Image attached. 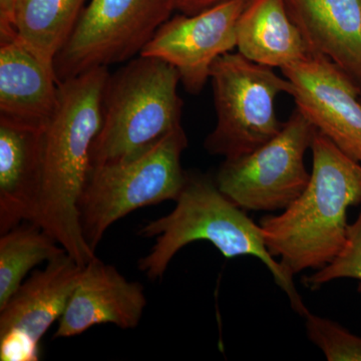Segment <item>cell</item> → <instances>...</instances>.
<instances>
[{
	"label": "cell",
	"instance_id": "cell-1",
	"mask_svg": "<svg viewBox=\"0 0 361 361\" xmlns=\"http://www.w3.org/2000/svg\"><path fill=\"white\" fill-rule=\"evenodd\" d=\"M108 68H92L59 84L58 106L42 132V180L35 224L80 265L96 254L85 241L80 200L103 125Z\"/></svg>",
	"mask_w": 361,
	"mask_h": 361
},
{
	"label": "cell",
	"instance_id": "cell-2",
	"mask_svg": "<svg viewBox=\"0 0 361 361\" xmlns=\"http://www.w3.org/2000/svg\"><path fill=\"white\" fill-rule=\"evenodd\" d=\"M310 184L279 215L260 220L266 247L292 275L319 270L348 240L349 207L361 205V164L322 133L312 146Z\"/></svg>",
	"mask_w": 361,
	"mask_h": 361
},
{
	"label": "cell",
	"instance_id": "cell-3",
	"mask_svg": "<svg viewBox=\"0 0 361 361\" xmlns=\"http://www.w3.org/2000/svg\"><path fill=\"white\" fill-rule=\"evenodd\" d=\"M175 202V208L168 215L140 229L142 238L156 239L149 253L139 261V269L147 277L160 279L180 249L193 242L207 241L226 258H258L288 297L292 310L303 318L310 314L294 284L293 275L268 251L260 225L220 191L215 178L188 173Z\"/></svg>",
	"mask_w": 361,
	"mask_h": 361
},
{
	"label": "cell",
	"instance_id": "cell-4",
	"mask_svg": "<svg viewBox=\"0 0 361 361\" xmlns=\"http://www.w3.org/2000/svg\"><path fill=\"white\" fill-rule=\"evenodd\" d=\"M180 82L174 66L153 56L130 59L104 87L103 125L92 148V164L141 154L182 127Z\"/></svg>",
	"mask_w": 361,
	"mask_h": 361
},
{
	"label": "cell",
	"instance_id": "cell-5",
	"mask_svg": "<svg viewBox=\"0 0 361 361\" xmlns=\"http://www.w3.org/2000/svg\"><path fill=\"white\" fill-rule=\"evenodd\" d=\"M187 147L186 133L180 127L139 155L92 164L80 200V225L92 250L109 228L129 214L177 200L187 180L180 163Z\"/></svg>",
	"mask_w": 361,
	"mask_h": 361
},
{
	"label": "cell",
	"instance_id": "cell-6",
	"mask_svg": "<svg viewBox=\"0 0 361 361\" xmlns=\"http://www.w3.org/2000/svg\"><path fill=\"white\" fill-rule=\"evenodd\" d=\"M210 82L217 123L204 147L211 155L238 158L279 134L284 123L277 118L275 99L291 92L284 75L239 52H228L214 63Z\"/></svg>",
	"mask_w": 361,
	"mask_h": 361
},
{
	"label": "cell",
	"instance_id": "cell-7",
	"mask_svg": "<svg viewBox=\"0 0 361 361\" xmlns=\"http://www.w3.org/2000/svg\"><path fill=\"white\" fill-rule=\"evenodd\" d=\"M175 11V0H87L54 58L59 82L130 61Z\"/></svg>",
	"mask_w": 361,
	"mask_h": 361
},
{
	"label": "cell",
	"instance_id": "cell-8",
	"mask_svg": "<svg viewBox=\"0 0 361 361\" xmlns=\"http://www.w3.org/2000/svg\"><path fill=\"white\" fill-rule=\"evenodd\" d=\"M316 133L314 125L294 109L276 137L247 155L225 159L216 184L243 210H284L310 184L304 159Z\"/></svg>",
	"mask_w": 361,
	"mask_h": 361
},
{
	"label": "cell",
	"instance_id": "cell-9",
	"mask_svg": "<svg viewBox=\"0 0 361 361\" xmlns=\"http://www.w3.org/2000/svg\"><path fill=\"white\" fill-rule=\"evenodd\" d=\"M247 0H228L194 16H171L141 51L174 66L185 90L200 94L214 63L237 44V23Z\"/></svg>",
	"mask_w": 361,
	"mask_h": 361
},
{
	"label": "cell",
	"instance_id": "cell-10",
	"mask_svg": "<svg viewBox=\"0 0 361 361\" xmlns=\"http://www.w3.org/2000/svg\"><path fill=\"white\" fill-rule=\"evenodd\" d=\"M82 270L66 253L20 285L0 310V360H39L40 341L65 312Z\"/></svg>",
	"mask_w": 361,
	"mask_h": 361
},
{
	"label": "cell",
	"instance_id": "cell-11",
	"mask_svg": "<svg viewBox=\"0 0 361 361\" xmlns=\"http://www.w3.org/2000/svg\"><path fill=\"white\" fill-rule=\"evenodd\" d=\"M296 108L316 130L361 164V90L336 65L319 54L282 68Z\"/></svg>",
	"mask_w": 361,
	"mask_h": 361
},
{
	"label": "cell",
	"instance_id": "cell-12",
	"mask_svg": "<svg viewBox=\"0 0 361 361\" xmlns=\"http://www.w3.org/2000/svg\"><path fill=\"white\" fill-rule=\"evenodd\" d=\"M146 305L142 284L129 281L116 268L96 256L82 266L77 286L59 320L54 338L80 336L101 324L135 329Z\"/></svg>",
	"mask_w": 361,
	"mask_h": 361
},
{
	"label": "cell",
	"instance_id": "cell-13",
	"mask_svg": "<svg viewBox=\"0 0 361 361\" xmlns=\"http://www.w3.org/2000/svg\"><path fill=\"white\" fill-rule=\"evenodd\" d=\"M59 84L54 66L18 35L0 40V118L44 130L58 106Z\"/></svg>",
	"mask_w": 361,
	"mask_h": 361
},
{
	"label": "cell",
	"instance_id": "cell-14",
	"mask_svg": "<svg viewBox=\"0 0 361 361\" xmlns=\"http://www.w3.org/2000/svg\"><path fill=\"white\" fill-rule=\"evenodd\" d=\"M42 132L0 118V234L37 219Z\"/></svg>",
	"mask_w": 361,
	"mask_h": 361
},
{
	"label": "cell",
	"instance_id": "cell-15",
	"mask_svg": "<svg viewBox=\"0 0 361 361\" xmlns=\"http://www.w3.org/2000/svg\"><path fill=\"white\" fill-rule=\"evenodd\" d=\"M312 54L329 59L361 90V0H284Z\"/></svg>",
	"mask_w": 361,
	"mask_h": 361
},
{
	"label": "cell",
	"instance_id": "cell-16",
	"mask_svg": "<svg viewBox=\"0 0 361 361\" xmlns=\"http://www.w3.org/2000/svg\"><path fill=\"white\" fill-rule=\"evenodd\" d=\"M236 47L254 63L281 70L310 52L284 0H247L237 23Z\"/></svg>",
	"mask_w": 361,
	"mask_h": 361
},
{
	"label": "cell",
	"instance_id": "cell-17",
	"mask_svg": "<svg viewBox=\"0 0 361 361\" xmlns=\"http://www.w3.org/2000/svg\"><path fill=\"white\" fill-rule=\"evenodd\" d=\"M87 0H18L16 35L45 63L54 58L70 37Z\"/></svg>",
	"mask_w": 361,
	"mask_h": 361
},
{
	"label": "cell",
	"instance_id": "cell-18",
	"mask_svg": "<svg viewBox=\"0 0 361 361\" xmlns=\"http://www.w3.org/2000/svg\"><path fill=\"white\" fill-rule=\"evenodd\" d=\"M66 251L39 225L25 222L0 237V310L25 282L30 270Z\"/></svg>",
	"mask_w": 361,
	"mask_h": 361
},
{
	"label": "cell",
	"instance_id": "cell-19",
	"mask_svg": "<svg viewBox=\"0 0 361 361\" xmlns=\"http://www.w3.org/2000/svg\"><path fill=\"white\" fill-rule=\"evenodd\" d=\"M305 326L310 341L329 361H361V337L329 318L310 314Z\"/></svg>",
	"mask_w": 361,
	"mask_h": 361
},
{
	"label": "cell",
	"instance_id": "cell-20",
	"mask_svg": "<svg viewBox=\"0 0 361 361\" xmlns=\"http://www.w3.org/2000/svg\"><path fill=\"white\" fill-rule=\"evenodd\" d=\"M341 278H351L360 282L361 290V209L353 224L349 225L345 245L329 264L316 270L303 279L311 290H317L322 285Z\"/></svg>",
	"mask_w": 361,
	"mask_h": 361
},
{
	"label": "cell",
	"instance_id": "cell-21",
	"mask_svg": "<svg viewBox=\"0 0 361 361\" xmlns=\"http://www.w3.org/2000/svg\"><path fill=\"white\" fill-rule=\"evenodd\" d=\"M18 0H0V40L16 37V6Z\"/></svg>",
	"mask_w": 361,
	"mask_h": 361
},
{
	"label": "cell",
	"instance_id": "cell-22",
	"mask_svg": "<svg viewBox=\"0 0 361 361\" xmlns=\"http://www.w3.org/2000/svg\"><path fill=\"white\" fill-rule=\"evenodd\" d=\"M228 0H175L176 11L186 16H194Z\"/></svg>",
	"mask_w": 361,
	"mask_h": 361
},
{
	"label": "cell",
	"instance_id": "cell-23",
	"mask_svg": "<svg viewBox=\"0 0 361 361\" xmlns=\"http://www.w3.org/2000/svg\"><path fill=\"white\" fill-rule=\"evenodd\" d=\"M360 99H361V96H360Z\"/></svg>",
	"mask_w": 361,
	"mask_h": 361
}]
</instances>
